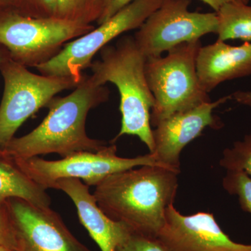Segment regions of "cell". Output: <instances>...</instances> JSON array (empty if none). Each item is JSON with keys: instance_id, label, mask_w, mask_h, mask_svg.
<instances>
[{"instance_id": "9a60e30c", "label": "cell", "mask_w": 251, "mask_h": 251, "mask_svg": "<svg viewBox=\"0 0 251 251\" xmlns=\"http://www.w3.org/2000/svg\"><path fill=\"white\" fill-rule=\"evenodd\" d=\"M11 198L39 207H50L51 198L45 188L23 173L11 158L0 154V204Z\"/></svg>"}, {"instance_id": "cb8c5ba5", "label": "cell", "mask_w": 251, "mask_h": 251, "mask_svg": "<svg viewBox=\"0 0 251 251\" xmlns=\"http://www.w3.org/2000/svg\"><path fill=\"white\" fill-rule=\"evenodd\" d=\"M205 3L211 9H214V12H217L224 5L229 3H242V4H249L250 0H201Z\"/></svg>"}, {"instance_id": "7c38bea8", "label": "cell", "mask_w": 251, "mask_h": 251, "mask_svg": "<svg viewBox=\"0 0 251 251\" xmlns=\"http://www.w3.org/2000/svg\"><path fill=\"white\" fill-rule=\"evenodd\" d=\"M231 99L226 96L206 102L186 111L176 112L160 122L152 130L154 150L151 153L163 166L180 173V154L183 149L202 134L207 127L219 128L223 125L214 110Z\"/></svg>"}, {"instance_id": "52a82bcc", "label": "cell", "mask_w": 251, "mask_h": 251, "mask_svg": "<svg viewBox=\"0 0 251 251\" xmlns=\"http://www.w3.org/2000/svg\"><path fill=\"white\" fill-rule=\"evenodd\" d=\"M163 1L134 0L98 27L67 43L55 57L36 69L42 75L72 77L80 82L82 72L90 67L96 54L124 33L139 29Z\"/></svg>"}, {"instance_id": "d4e9b609", "label": "cell", "mask_w": 251, "mask_h": 251, "mask_svg": "<svg viewBox=\"0 0 251 251\" xmlns=\"http://www.w3.org/2000/svg\"><path fill=\"white\" fill-rule=\"evenodd\" d=\"M230 95L237 103L251 108V91H237Z\"/></svg>"}, {"instance_id": "3957f363", "label": "cell", "mask_w": 251, "mask_h": 251, "mask_svg": "<svg viewBox=\"0 0 251 251\" xmlns=\"http://www.w3.org/2000/svg\"><path fill=\"white\" fill-rule=\"evenodd\" d=\"M99 52L100 59L91 64V75L99 85L111 82L120 96L121 129L111 143L123 135H134L152 153L154 141L150 115L154 98L145 74L148 58L130 36L121 38L115 45L105 46Z\"/></svg>"}, {"instance_id": "ac0fdd59", "label": "cell", "mask_w": 251, "mask_h": 251, "mask_svg": "<svg viewBox=\"0 0 251 251\" xmlns=\"http://www.w3.org/2000/svg\"><path fill=\"white\" fill-rule=\"evenodd\" d=\"M220 165L226 171H242L251 177V133L224 150Z\"/></svg>"}, {"instance_id": "4fadbf2b", "label": "cell", "mask_w": 251, "mask_h": 251, "mask_svg": "<svg viewBox=\"0 0 251 251\" xmlns=\"http://www.w3.org/2000/svg\"><path fill=\"white\" fill-rule=\"evenodd\" d=\"M54 189L67 195L77 209L81 224L101 251H116L117 247L130 232L125 225L109 219L99 208L89 186L77 179H61L56 181Z\"/></svg>"}, {"instance_id": "6da1fadb", "label": "cell", "mask_w": 251, "mask_h": 251, "mask_svg": "<svg viewBox=\"0 0 251 251\" xmlns=\"http://www.w3.org/2000/svg\"><path fill=\"white\" fill-rule=\"evenodd\" d=\"M158 166H143L119 172L95 186L97 204L109 219L135 233L156 237L174 204L178 175Z\"/></svg>"}, {"instance_id": "ba28073f", "label": "cell", "mask_w": 251, "mask_h": 251, "mask_svg": "<svg viewBox=\"0 0 251 251\" xmlns=\"http://www.w3.org/2000/svg\"><path fill=\"white\" fill-rule=\"evenodd\" d=\"M117 153V145L111 143L97 152L81 151L57 161L39 156L12 160L23 173L46 190L53 188L56 181L61 179H80L90 187L119 172L143 166L165 167L151 153L135 158H122Z\"/></svg>"}, {"instance_id": "603a6c76", "label": "cell", "mask_w": 251, "mask_h": 251, "mask_svg": "<svg viewBox=\"0 0 251 251\" xmlns=\"http://www.w3.org/2000/svg\"><path fill=\"white\" fill-rule=\"evenodd\" d=\"M133 1L134 0H105L103 12L97 21V24L100 25L108 21L118 11Z\"/></svg>"}, {"instance_id": "8fae6325", "label": "cell", "mask_w": 251, "mask_h": 251, "mask_svg": "<svg viewBox=\"0 0 251 251\" xmlns=\"http://www.w3.org/2000/svg\"><path fill=\"white\" fill-rule=\"evenodd\" d=\"M156 239L166 251H251V245L232 241L210 213L183 215L174 204Z\"/></svg>"}, {"instance_id": "ffe728a7", "label": "cell", "mask_w": 251, "mask_h": 251, "mask_svg": "<svg viewBox=\"0 0 251 251\" xmlns=\"http://www.w3.org/2000/svg\"><path fill=\"white\" fill-rule=\"evenodd\" d=\"M16 11L34 18H56V0H18Z\"/></svg>"}, {"instance_id": "44dd1931", "label": "cell", "mask_w": 251, "mask_h": 251, "mask_svg": "<svg viewBox=\"0 0 251 251\" xmlns=\"http://www.w3.org/2000/svg\"><path fill=\"white\" fill-rule=\"evenodd\" d=\"M116 251H166L156 237H148L130 231Z\"/></svg>"}, {"instance_id": "277c9868", "label": "cell", "mask_w": 251, "mask_h": 251, "mask_svg": "<svg viewBox=\"0 0 251 251\" xmlns=\"http://www.w3.org/2000/svg\"><path fill=\"white\" fill-rule=\"evenodd\" d=\"M202 46L201 40L184 43L166 55L147 59L145 74L154 98L151 126L176 112L211 101L198 75L197 57Z\"/></svg>"}, {"instance_id": "484cf974", "label": "cell", "mask_w": 251, "mask_h": 251, "mask_svg": "<svg viewBox=\"0 0 251 251\" xmlns=\"http://www.w3.org/2000/svg\"><path fill=\"white\" fill-rule=\"evenodd\" d=\"M18 0H0V10L16 9Z\"/></svg>"}, {"instance_id": "7402d4cb", "label": "cell", "mask_w": 251, "mask_h": 251, "mask_svg": "<svg viewBox=\"0 0 251 251\" xmlns=\"http://www.w3.org/2000/svg\"><path fill=\"white\" fill-rule=\"evenodd\" d=\"M0 246L9 247L15 251L20 249L17 234L5 204H0Z\"/></svg>"}, {"instance_id": "30bf717a", "label": "cell", "mask_w": 251, "mask_h": 251, "mask_svg": "<svg viewBox=\"0 0 251 251\" xmlns=\"http://www.w3.org/2000/svg\"><path fill=\"white\" fill-rule=\"evenodd\" d=\"M4 204L21 250L91 251L71 233L50 207H39L17 198H11Z\"/></svg>"}, {"instance_id": "83f0119b", "label": "cell", "mask_w": 251, "mask_h": 251, "mask_svg": "<svg viewBox=\"0 0 251 251\" xmlns=\"http://www.w3.org/2000/svg\"><path fill=\"white\" fill-rule=\"evenodd\" d=\"M0 251H16L14 249H10L9 247H4V246H0Z\"/></svg>"}, {"instance_id": "d6986e66", "label": "cell", "mask_w": 251, "mask_h": 251, "mask_svg": "<svg viewBox=\"0 0 251 251\" xmlns=\"http://www.w3.org/2000/svg\"><path fill=\"white\" fill-rule=\"evenodd\" d=\"M223 187L237 196L241 208L251 214V177L242 171H227L223 179Z\"/></svg>"}, {"instance_id": "2e32d148", "label": "cell", "mask_w": 251, "mask_h": 251, "mask_svg": "<svg viewBox=\"0 0 251 251\" xmlns=\"http://www.w3.org/2000/svg\"><path fill=\"white\" fill-rule=\"evenodd\" d=\"M219 40H242L251 42V6L229 3L216 12Z\"/></svg>"}, {"instance_id": "9c48e42d", "label": "cell", "mask_w": 251, "mask_h": 251, "mask_svg": "<svg viewBox=\"0 0 251 251\" xmlns=\"http://www.w3.org/2000/svg\"><path fill=\"white\" fill-rule=\"evenodd\" d=\"M191 0H163L133 36L147 58L159 57L184 43L201 40L216 34V12L200 13L188 9Z\"/></svg>"}, {"instance_id": "5b68a950", "label": "cell", "mask_w": 251, "mask_h": 251, "mask_svg": "<svg viewBox=\"0 0 251 251\" xmlns=\"http://www.w3.org/2000/svg\"><path fill=\"white\" fill-rule=\"evenodd\" d=\"M0 11V45L10 58L26 67L45 64L67 43L95 28L58 18L31 17L12 9Z\"/></svg>"}, {"instance_id": "8992f818", "label": "cell", "mask_w": 251, "mask_h": 251, "mask_svg": "<svg viewBox=\"0 0 251 251\" xmlns=\"http://www.w3.org/2000/svg\"><path fill=\"white\" fill-rule=\"evenodd\" d=\"M4 89L0 104V153L27 119L47 105L56 94L74 89L80 82L72 77L36 74L9 58L0 65Z\"/></svg>"}, {"instance_id": "4316f807", "label": "cell", "mask_w": 251, "mask_h": 251, "mask_svg": "<svg viewBox=\"0 0 251 251\" xmlns=\"http://www.w3.org/2000/svg\"><path fill=\"white\" fill-rule=\"evenodd\" d=\"M9 57H10L9 52H7L6 50L4 51V52L0 50V65H1V64H2L6 59L9 58Z\"/></svg>"}, {"instance_id": "7a4b0ae2", "label": "cell", "mask_w": 251, "mask_h": 251, "mask_svg": "<svg viewBox=\"0 0 251 251\" xmlns=\"http://www.w3.org/2000/svg\"><path fill=\"white\" fill-rule=\"evenodd\" d=\"M109 94L105 85H98L91 75H84L69 95L50 100L46 106L49 113L40 125L27 135L13 138L0 154L11 159L49 153L64 158L81 151L102 150L106 143L87 135L86 120L92 109L108 100Z\"/></svg>"}, {"instance_id": "f1b7e54d", "label": "cell", "mask_w": 251, "mask_h": 251, "mask_svg": "<svg viewBox=\"0 0 251 251\" xmlns=\"http://www.w3.org/2000/svg\"><path fill=\"white\" fill-rule=\"evenodd\" d=\"M18 251H23V250H21V249H20V250Z\"/></svg>"}, {"instance_id": "e0dca14e", "label": "cell", "mask_w": 251, "mask_h": 251, "mask_svg": "<svg viewBox=\"0 0 251 251\" xmlns=\"http://www.w3.org/2000/svg\"><path fill=\"white\" fill-rule=\"evenodd\" d=\"M105 0H56V18L90 25L97 22Z\"/></svg>"}, {"instance_id": "5bb4252c", "label": "cell", "mask_w": 251, "mask_h": 251, "mask_svg": "<svg viewBox=\"0 0 251 251\" xmlns=\"http://www.w3.org/2000/svg\"><path fill=\"white\" fill-rule=\"evenodd\" d=\"M198 77L208 94L226 81L251 75V42L234 46L219 40L201 48L197 57Z\"/></svg>"}]
</instances>
